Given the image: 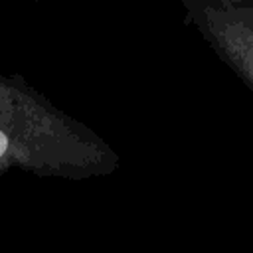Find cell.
Returning <instances> with one entry per match:
<instances>
[{
	"mask_svg": "<svg viewBox=\"0 0 253 253\" xmlns=\"http://www.w3.org/2000/svg\"><path fill=\"white\" fill-rule=\"evenodd\" d=\"M6 148H8V138H6V134L0 130V156L6 152Z\"/></svg>",
	"mask_w": 253,
	"mask_h": 253,
	"instance_id": "6da1fadb",
	"label": "cell"
}]
</instances>
